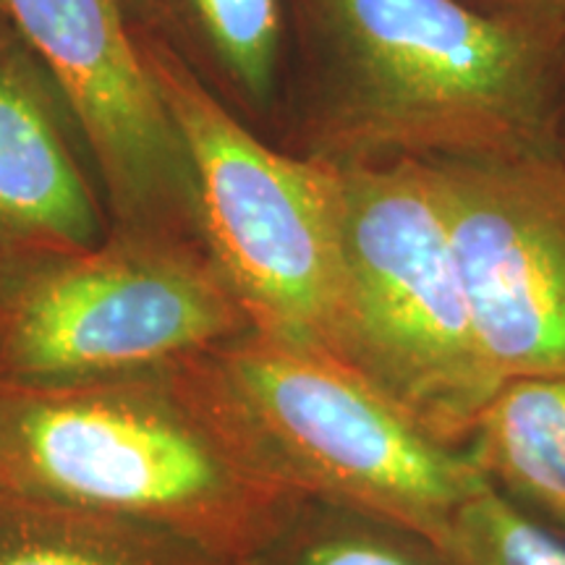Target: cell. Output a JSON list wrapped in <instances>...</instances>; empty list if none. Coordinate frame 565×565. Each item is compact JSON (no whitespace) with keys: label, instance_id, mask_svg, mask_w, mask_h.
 <instances>
[{"label":"cell","instance_id":"6da1fadb","mask_svg":"<svg viewBox=\"0 0 565 565\" xmlns=\"http://www.w3.org/2000/svg\"><path fill=\"white\" fill-rule=\"evenodd\" d=\"M565 42L463 0H282L273 145L330 168L557 147Z\"/></svg>","mask_w":565,"mask_h":565},{"label":"cell","instance_id":"7a4b0ae2","mask_svg":"<svg viewBox=\"0 0 565 565\" xmlns=\"http://www.w3.org/2000/svg\"><path fill=\"white\" fill-rule=\"evenodd\" d=\"M0 484L160 529L238 565L296 500L231 448L175 364L76 385L0 380Z\"/></svg>","mask_w":565,"mask_h":565},{"label":"cell","instance_id":"3957f363","mask_svg":"<svg viewBox=\"0 0 565 565\" xmlns=\"http://www.w3.org/2000/svg\"><path fill=\"white\" fill-rule=\"evenodd\" d=\"M246 463L296 498L412 529L440 550L487 477L362 372L257 330L175 364Z\"/></svg>","mask_w":565,"mask_h":565},{"label":"cell","instance_id":"277c9868","mask_svg":"<svg viewBox=\"0 0 565 565\" xmlns=\"http://www.w3.org/2000/svg\"><path fill=\"white\" fill-rule=\"evenodd\" d=\"M137 40L192 162L204 246L252 330L351 366L335 168L259 137L166 47Z\"/></svg>","mask_w":565,"mask_h":565},{"label":"cell","instance_id":"5b68a950","mask_svg":"<svg viewBox=\"0 0 565 565\" xmlns=\"http://www.w3.org/2000/svg\"><path fill=\"white\" fill-rule=\"evenodd\" d=\"M351 366L440 443L500 391L427 160L335 168Z\"/></svg>","mask_w":565,"mask_h":565},{"label":"cell","instance_id":"8992f818","mask_svg":"<svg viewBox=\"0 0 565 565\" xmlns=\"http://www.w3.org/2000/svg\"><path fill=\"white\" fill-rule=\"evenodd\" d=\"M252 330L204 246L110 228L0 273V380L76 385L162 370Z\"/></svg>","mask_w":565,"mask_h":565},{"label":"cell","instance_id":"52a82bcc","mask_svg":"<svg viewBox=\"0 0 565 565\" xmlns=\"http://www.w3.org/2000/svg\"><path fill=\"white\" fill-rule=\"evenodd\" d=\"M3 3L79 134L110 228L204 246L192 162L124 0Z\"/></svg>","mask_w":565,"mask_h":565},{"label":"cell","instance_id":"ba28073f","mask_svg":"<svg viewBox=\"0 0 565 565\" xmlns=\"http://www.w3.org/2000/svg\"><path fill=\"white\" fill-rule=\"evenodd\" d=\"M427 162L492 372H565V154Z\"/></svg>","mask_w":565,"mask_h":565},{"label":"cell","instance_id":"9c48e42d","mask_svg":"<svg viewBox=\"0 0 565 565\" xmlns=\"http://www.w3.org/2000/svg\"><path fill=\"white\" fill-rule=\"evenodd\" d=\"M58 92L21 38L0 47V273L92 249L110 233Z\"/></svg>","mask_w":565,"mask_h":565},{"label":"cell","instance_id":"30bf717a","mask_svg":"<svg viewBox=\"0 0 565 565\" xmlns=\"http://www.w3.org/2000/svg\"><path fill=\"white\" fill-rule=\"evenodd\" d=\"M131 26L166 47L259 137H275L282 0H124Z\"/></svg>","mask_w":565,"mask_h":565},{"label":"cell","instance_id":"8fae6325","mask_svg":"<svg viewBox=\"0 0 565 565\" xmlns=\"http://www.w3.org/2000/svg\"><path fill=\"white\" fill-rule=\"evenodd\" d=\"M0 565H238L160 529L0 484Z\"/></svg>","mask_w":565,"mask_h":565},{"label":"cell","instance_id":"7c38bea8","mask_svg":"<svg viewBox=\"0 0 565 565\" xmlns=\"http://www.w3.org/2000/svg\"><path fill=\"white\" fill-rule=\"evenodd\" d=\"M475 461L565 529V372L508 380L477 422Z\"/></svg>","mask_w":565,"mask_h":565},{"label":"cell","instance_id":"4fadbf2b","mask_svg":"<svg viewBox=\"0 0 565 565\" xmlns=\"http://www.w3.org/2000/svg\"><path fill=\"white\" fill-rule=\"evenodd\" d=\"M440 555L448 565H565V540L524 515L484 477L456 513Z\"/></svg>","mask_w":565,"mask_h":565},{"label":"cell","instance_id":"5bb4252c","mask_svg":"<svg viewBox=\"0 0 565 565\" xmlns=\"http://www.w3.org/2000/svg\"><path fill=\"white\" fill-rule=\"evenodd\" d=\"M324 511H307L296 498L273 540L242 565H414L385 542L335 526L328 505Z\"/></svg>","mask_w":565,"mask_h":565},{"label":"cell","instance_id":"9a60e30c","mask_svg":"<svg viewBox=\"0 0 565 565\" xmlns=\"http://www.w3.org/2000/svg\"><path fill=\"white\" fill-rule=\"evenodd\" d=\"M463 3L487 17L565 42V0H463Z\"/></svg>","mask_w":565,"mask_h":565},{"label":"cell","instance_id":"2e32d148","mask_svg":"<svg viewBox=\"0 0 565 565\" xmlns=\"http://www.w3.org/2000/svg\"><path fill=\"white\" fill-rule=\"evenodd\" d=\"M19 34H17V30H13V24H11V19H9V11H6V3L3 0H0V47L3 45H9L11 40H17Z\"/></svg>","mask_w":565,"mask_h":565},{"label":"cell","instance_id":"e0dca14e","mask_svg":"<svg viewBox=\"0 0 565 565\" xmlns=\"http://www.w3.org/2000/svg\"><path fill=\"white\" fill-rule=\"evenodd\" d=\"M557 150L565 154V87L561 97V116H557Z\"/></svg>","mask_w":565,"mask_h":565}]
</instances>
